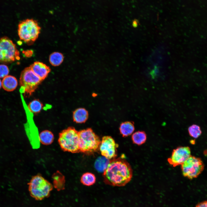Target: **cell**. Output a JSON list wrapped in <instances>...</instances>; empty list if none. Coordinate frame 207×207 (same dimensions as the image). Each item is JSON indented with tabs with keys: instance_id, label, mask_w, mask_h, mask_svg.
Here are the masks:
<instances>
[{
	"instance_id": "obj_1",
	"label": "cell",
	"mask_w": 207,
	"mask_h": 207,
	"mask_svg": "<svg viewBox=\"0 0 207 207\" xmlns=\"http://www.w3.org/2000/svg\"><path fill=\"white\" fill-rule=\"evenodd\" d=\"M133 172L131 166L124 158L110 160L103 176L105 184L113 186L126 185L131 180Z\"/></svg>"
},
{
	"instance_id": "obj_2",
	"label": "cell",
	"mask_w": 207,
	"mask_h": 207,
	"mask_svg": "<svg viewBox=\"0 0 207 207\" xmlns=\"http://www.w3.org/2000/svg\"><path fill=\"white\" fill-rule=\"evenodd\" d=\"M41 30V28L36 20L27 19L19 23L18 33L21 40L30 45L37 39Z\"/></svg>"
},
{
	"instance_id": "obj_3",
	"label": "cell",
	"mask_w": 207,
	"mask_h": 207,
	"mask_svg": "<svg viewBox=\"0 0 207 207\" xmlns=\"http://www.w3.org/2000/svg\"><path fill=\"white\" fill-rule=\"evenodd\" d=\"M79 152L91 153L99 148L101 141L99 137L90 128L78 131Z\"/></svg>"
},
{
	"instance_id": "obj_4",
	"label": "cell",
	"mask_w": 207,
	"mask_h": 207,
	"mask_svg": "<svg viewBox=\"0 0 207 207\" xmlns=\"http://www.w3.org/2000/svg\"><path fill=\"white\" fill-rule=\"evenodd\" d=\"M58 143L65 152L75 153L79 152L78 131L73 127H69L59 134Z\"/></svg>"
},
{
	"instance_id": "obj_5",
	"label": "cell",
	"mask_w": 207,
	"mask_h": 207,
	"mask_svg": "<svg viewBox=\"0 0 207 207\" xmlns=\"http://www.w3.org/2000/svg\"><path fill=\"white\" fill-rule=\"evenodd\" d=\"M28 185L31 195L38 200L48 196L53 189L52 185L40 174L33 176Z\"/></svg>"
},
{
	"instance_id": "obj_6",
	"label": "cell",
	"mask_w": 207,
	"mask_h": 207,
	"mask_svg": "<svg viewBox=\"0 0 207 207\" xmlns=\"http://www.w3.org/2000/svg\"><path fill=\"white\" fill-rule=\"evenodd\" d=\"M42 81L29 66L25 68L21 72L19 84L24 95L29 96L35 91Z\"/></svg>"
},
{
	"instance_id": "obj_7",
	"label": "cell",
	"mask_w": 207,
	"mask_h": 207,
	"mask_svg": "<svg viewBox=\"0 0 207 207\" xmlns=\"http://www.w3.org/2000/svg\"><path fill=\"white\" fill-rule=\"evenodd\" d=\"M20 59L19 52L13 41L7 37L0 38V63H11Z\"/></svg>"
},
{
	"instance_id": "obj_8",
	"label": "cell",
	"mask_w": 207,
	"mask_h": 207,
	"mask_svg": "<svg viewBox=\"0 0 207 207\" xmlns=\"http://www.w3.org/2000/svg\"><path fill=\"white\" fill-rule=\"evenodd\" d=\"M204 168V164L200 158L191 156L181 165L183 175L189 179L197 177Z\"/></svg>"
},
{
	"instance_id": "obj_9",
	"label": "cell",
	"mask_w": 207,
	"mask_h": 207,
	"mask_svg": "<svg viewBox=\"0 0 207 207\" xmlns=\"http://www.w3.org/2000/svg\"><path fill=\"white\" fill-rule=\"evenodd\" d=\"M118 147V145L111 137L106 136L102 138L99 148L102 156L110 160L116 157Z\"/></svg>"
},
{
	"instance_id": "obj_10",
	"label": "cell",
	"mask_w": 207,
	"mask_h": 207,
	"mask_svg": "<svg viewBox=\"0 0 207 207\" xmlns=\"http://www.w3.org/2000/svg\"><path fill=\"white\" fill-rule=\"evenodd\" d=\"M191 150L187 146H180L174 149L171 156L167 159L168 163L174 167L181 165L191 155Z\"/></svg>"
},
{
	"instance_id": "obj_11",
	"label": "cell",
	"mask_w": 207,
	"mask_h": 207,
	"mask_svg": "<svg viewBox=\"0 0 207 207\" xmlns=\"http://www.w3.org/2000/svg\"><path fill=\"white\" fill-rule=\"evenodd\" d=\"M30 67L34 74L42 80L47 78L51 71L49 66L40 62H34Z\"/></svg>"
},
{
	"instance_id": "obj_12",
	"label": "cell",
	"mask_w": 207,
	"mask_h": 207,
	"mask_svg": "<svg viewBox=\"0 0 207 207\" xmlns=\"http://www.w3.org/2000/svg\"><path fill=\"white\" fill-rule=\"evenodd\" d=\"M2 83L3 89L8 92L14 91L18 85V81L17 78L12 75H8L4 78Z\"/></svg>"
},
{
	"instance_id": "obj_13",
	"label": "cell",
	"mask_w": 207,
	"mask_h": 207,
	"mask_svg": "<svg viewBox=\"0 0 207 207\" xmlns=\"http://www.w3.org/2000/svg\"><path fill=\"white\" fill-rule=\"evenodd\" d=\"M89 116L88 112L85 108H79L76 109L73 112V121L77 123H85L87 120Z\"/></svg>"
},
{
	"instance_id": "obj_14",
	"label": "cell",
	"mask_w": 207,
	"mask_h": 207,
	"mask_svg": "<svg viewBox=\"0 0 207 207\" xmlns=\"http://www.w3.org/2000/svg\"><path fill=\"white\" fill-rule=\"evenodd\" d=\"M54 187L58 190L64 188L65 182L64 175L60 171L57 170L54 173L52 177Z\"/></svg>"
},
{
	"instance_id": "obj_15",
	"label": "cell",
	"mask_w": 207,
	"mask_h": 207,
	"mask_svg": "<svg viewBox=\"0 0 207 207\" xmlns=\"http://www.w3.org/2000/svg\"><path fill=\"white\" fill-rule=\"evenodd\" d=\"M119 130L120 134L123 137L131 135L135 130L134 122L126 121L122 123L120 125Z\"/></svg>"
},
{
	"instance_id": "obj_16",
	"label": "cell",
	"mask_w": 207,
	"mask_h": 207,
	"mask_svg": "<svg viewBox=\"0 0 207 207\" xmlns=\"http://www.w3.org/2000/svg\"><path fill=\"white\" fill-rule=\"evenodd\" d=\"M40 143L42 144L48 145L53 142L54 136L53 133L48 130H45L41 132L39 135Z\"/></svg>"
},
{
	"instance_id": "obj_17",
	"label": "cell",
	"mask_w": 207,
	"mask_h": 207,
	"mask_svg": "<svg viewBox=\"0 0 207 207\" xmlns=\"http://www.w3.org/2000/svg\"><path fill=\"white\" fill-rule=\"evenodd\" d=\"M110 160L103 156L98 157L94 163L95 168L99 172H103L107 167Z\"/></svg>"
},
{
	"instance_id": "obj_18",
	"label": "cell",
	"mask_w": 207,
	"mask_h": 207,
	"mask_svg": "<svg viewBox=\"0 0 207 207\" xmlns=\"http://www.w3.org/2000/svg\"><path fill=\"white\" fill-rule=\"evenodd\" d=\"M131 139L133 143L138 145H141L145 142L147 135L144 131H138L133 134Z\"/></svg>"
},
{
	"instance_id": "obj_19",
	"label": "cell",
	"mask_w": 207,
	"mask_h": 207,
	"mask_svg": "<svg viewBox=\"0 0 207 207\" xmlns=\"http://www.w3.org/2000/svg\"><path fill=\"white\" fill-rule=\"evenodd\" d=\"M28 107L31 112L37 114L39 113L43 109V105L39 99H35L29 103Z\"/></svg>"
},
{
	"instance_id": "obj_20",
	"label": "cell",
	"mask_w": 207,
	"mask_h": 207,
	"mask_svg": "<svg viewBox=\"0 0 207 207\" xmlns=\"http://www.w3.org/2000/svg\"><path fill=\"white\" fill-rule=\"evenodd\" d=\"M80 181L83 185L89 186L94 184L96 182L95 175L91 172L84 173L81 176Z\"/></svg>"
},
{
	"instance_id": "obj_21",
	"label": "cell",
	"mask_w": 207,
	"mask_h": 207,
	"mask_svg": "<svg viewBox=\"0 0 207 207\" xmlns=\"http://www.w3.org/2000/svg\"><path fill=\"white\" fill-rule=\"evenodd\" d=\"M64 56L61 53L54 52L51 53L49 57L50 63L53 66H58L60 65L63 61Z\"/></svg>"
},
{
	"instance_id": "obj_22",
	"label": "cell",
	"mask_w": 207,
	"mask_h": 207,
	"mask_svg": "<svg viewBox=\"0 0 207 207\" xmlns=\"http://www.w3.org/2000/svg\"><path fill=\"white\" fill-rule=\"evenodd\" d=\"M188 131L189 135L195 138H198L202 134V131L200 126L195 124L190 126L188 128Z\"/></svg>"
},
{
	"instance_id": "obj_23",
	"label": "cell",
	"mask_w": 207,
	"mask_h": 207,
	"mask_svg": "<svg viewBox=\"0 0 207 207\" xmlns=\"http://www.w3.org/2000/svg\"><path fill=\"white\" fill-rule=\"evenodd\" d=\"M9 73V69L6 65H0V78H3L8 75Z\"/></svg>"
},
{
	"instance_id": "obj_24",
	"label": "cell",
	"mask_w": 207,
	"mask_h": 207,
	"mask_svg": "<svg viewBox=\"0 0 207 207\" xmlns=\"http://www.w3.org/2000/svg\"><path fill=\"white\" fill-rule=\"evenodd\" d=\"M195 207H207V200L198 203Z\"/></svg>"
},
{
	"instance_id": "obj_25",
	"label": "cell",
	"mask_w": 207,
	"mask_h": 207,
	"mask_svg": "<svg viewBox=\"0 0 207 207\" xmlns=\"http://www.w3.org/2000/svg\"><path fill=\"white\" fill-rule=\"evenodd\" d=\"M138 21L136 19L134 20L133 21V26L134 27H137L138 25Z\"/></svg>"
},
{
	"instance_id": "obj_26",
	"label": "cell",
	"mask_w": 207,
	"mask_h": 207,
	"mask_svg": "<svg viewBox=\"0 0 207 207\" xmlns=\"http://www.w3.org/2000/svg\"><path fill=\"white\" fill-rule=\"evenodd\" d=\"M2 87V83L1 79H0V89Z\"/></svg>"
}]
</instances>
